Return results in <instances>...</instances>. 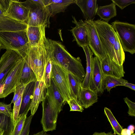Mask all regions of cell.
I'll use <instances>...</instances> for the list:
<instances>
[{
  "label": "cell",
  "mask_w": 135,
  "mask_h": 135,
  "mask_svg": "<svg viewBox=\"0 0 135 135\" xmlns=\"http://www.w3.org/2000/svg\"><path fill=\"white\" fill-rule=\"evenodd\" d=\"M45 28L37 45L30 46L28 44L18 51L33 71L37 81L40 80L43 75L45 66L50 57V43L49 39L46 36Z\"/></svg>",
  "instance_id": "cell-1"
},
{
  "label": "cell",
  "mask_w": 135,
  "mask_h": 135,
  "mask_svg": "<svg viewBox=\"0 0 135 135\" xmlns=\"http://www.w3.org/2000/svg\"><path fill=\"white\" fill-rule=\"evenodd\" d=\"M49 53L52 62L78 77L82 81L85 72L80 57L73 56L60 42L49 39Z\"/></svg>",
  "instance_id": "cell-2"
},
{
  "label": "cell",
  "mask_w": 135,
  "mask_h": 135,
  "mask_svg": "<svg viewBox=\"0 0 135 135\" xmlns=\"http://www.w3.org/2000/svg\"><path fill=\"white\" fill-rule=\"evenodd\" d=\"M112 25L116 32L124 51L135 53V25L115 21Z\"/></svg>",
  "instance_id": "cell-3"
},
{
  "label": "cell",
  "mask_w": 135,
  "mask_h": 135,
  "mask_svg": "<svg viewBox=\"0 0 135 135\" xmlns=\"http://www.w3.org/2000/svg\"><path fill=\"white\" fill-rule=\"evenodd\" d=\"M21 2L29 10L28 26L49 27L51 15L45 6L35 0H27Z\"/></svg>",
  "instance_id": "cell-4"
},
{
  "label": "cell",
  "mask_w": 135,
  "mask_h": 135,
  "mask_svg": "<svg viewBox=\"0 0 135 135\" xmlns=\"http://www.w3.org/2000/svg\"><path fill=\"white\" fill-rule=\"evenodd\" d=\"M93 22L107 54L116 63L114 49L116 32L112 26L107 22L100 19Z\"/></svg>",
  "instance_id": "cell-5"
},
{
  "label": "cell",
  "mask_w": 135,
  "mask_h": 135,
  "mask_svg": "<svg viewBox=\"0 0 135 135\" xmlns=\"http://www.w3.org/2000/svg\"><path fill=\"white\" fill-rule=\"evenodd\" d=\"M0 42L2 49L18 51L28 44L26 29L0 32Z\"/></svg>",
  "instance_id": "cell-6"
},
{
  "label": "cell",
  "mask_w": 135,
  "mask_h": 135,
  "mask_svg": "<svg viewBox=\"0 0 135 135\" xmlns=\"http://www.w3.org/2000/svg\"><path fill=\"white\" fill-rule=\"evenodd\" d=\"M51 78L54 80L65 103H67L73 97L68 71L59 64L52 61Z\"/></svg>",
  "instance_id": "cell-7"
},
{
  "label": "cell",
  "mask_w": 135,
  "mask_h": 135,
  "mask_svg": "<svg viewBox=\"0 0 135 135\" xmlns=\"http://www.w3.org/2000/svg\"><path fill=\"white\" fill-rule=\"evenodd\" d=\"M42 102V113L41 123L43 130L46 132L52 131L56 128L60 113L46 93Z\"/></svg>",
  "instance_id": "cell-8"
},
{
  "label": "cell",
  "mask_w": 135,
  "mask_h": 135,
  "mask_svg": "<svg viewBox=\"0 0 135 135\" xmlns=\"http://www.w3.org/2000/svg\"><path fill=\"white\" fill-rule=\"evenodd\" d=\"M25 63L22 57L12 69L6 78L0 92V98H3L13 92L20 83L21 74Z\"/></svg>",
  "instance_id": "cell-9"
},
{
  "label": "cell",
  "mask_w": 135,
  "mask_h": 135,
  "mask_svg": "<svg viewBox=\"0 0 135 135\" xmlns=\"http://www.w3.org/2000/svg\"><path fill=\"white\" fill-rule=\"evenodd\" d=\"M17 51L6 50L0 59V89L10 72L22 58Z\"/></svg>",
  "instance_id": "cell-10"
},
{
  "label": "cell",
  "mask_w": 135,
  "mask_h": 135,
  "mask_svg": "<svg viewBox=\"0 0 135 135\" xmlns=\"http://www.w3.org/2000/svg\"><path fill=\"white\" fill-rule=\"evenodd\" d=\"M89 36L88 46L95 56L101 61L107 56L93 21L85 20Z\"/></svg>",
  "instance_id": "cell-11"
},
{
  "label": "cell",
  "mask_w": 135,
  "mask_h": 135,
  "mask_svg": "<svg viewBox=\"0 0 135 135\" xmlns=\"http://www.w3.org/2000/svg\"><path fill=\"white\" fill-rule=\"evenodd\" d=\"M104 75L101 68L100 62L95 56L92 59V67L89 88L98 93H103L104 89Z\"/></svg>",
  "instance_id": "cell-12"
},
{
  "label": "cell",
  "mask_w": 135,
  "mask_h": 135,
  "mask_svg": "<svg viewBox=\"0 0 135 135\" xmlns=\"http://www.w3.org/2000/svg\"><path fill=\"white\" fill-rule=\"evenodd\" d=\"M29 12V8L22 5L21 2L11 0L5 13L12 19L27 25Z\"/></svg>",
  "instance_id": "cell-13"
},
{
  "label": "cell",
  "mask_w": 135,
  "mask_h": 135,
  "mask_svg": "<svg viewBox=\"0 0 135 135\" xmlns=\"http://www.w3.org/2000/svg\"><path fill=\"white\" fill-rule=\"evenodd\" d=\"M72 22L75 26L70 30L74 40L80 47L89 45V36L86 26L82 20L78 21L74 16H72Z\"/></svg>",
  "instance_id": "cell-14"
},
{
  "label": "cell",
  "mask_w": 135,
  "mask_h": 135,
  "mask_svg": "<svg viewBox=\"0 0 135 135\" xmlns=\"http://www.w3.org/2000/svg\"><path fill=\"white\" fill-rule=\"evenodd\" d=\"M0 7V32L16 31L26 30V24L15 20L7 16Z\"/></svg>",
  "instance_id": "cell-15"
},
{
  "label": "cell",
  "mask_w": 135,
  "mask_h": 135,
  "mask_svg": "<svg viewBox=\"0 0 135 135\" xmlns=\"http://www.w3.org/2000/svg\"><path fill=\"white\" fill-rule=\"evenodd\" d=\"M101 68L105 76H109L116 78H122L125 72L123 65H119L110 59L107 55L100 61Z\"/></svg>",
  "instance_id": "cell-16"
},
{
  "label": "cell",
  "mask_w": 135,
  "mask_h": 135,
  "mask_svg": "<svg viewBox=\"0 0 135 135\" xmlns=\"http://www.w3.org/2000/svg\"><path fill=\"white\" fill-rule=\"evenodd\" d=\"M46 88L45 82L44 74L41 79L37 81L33 94L31 102L29 108L31 115L33 116L37 111L39 104L44 97Z\"/></svg>",
  "instance_id": "cell-17"
},
{
  "label": "cell",
  "mask_w": 135,
  "mask_h": 135,
  "mask_svg": "<svg viewBox=\"0 0 135 135\" xmlns=\"http://www.w3.org/2000/svg\"><path fill=\"white\" fill-rule=\"evenodd\" d=\"M75 3L80 8L85 20L93 21L98 7L96 0H76Z\"/></svg>",
  "instance_id": "cell-18"
},
{
  "label": "cell",
  "mask_w": 135,
  "mask_h": 135,
  "mask_svg": "<svg viewBox=\"0 0 135 135\" xmlns=\"http://www.w3.org/2000/svg\"><path fill=\"white\" fill-rule=\"evenodd\" d=\"M45 5L51 16L64 12L71 4L76 3V0H43Z\"/></svg>",
  "instance_id": "cell-19"
},
{
  "label": "cell",
  "mask_w": 135,
  "mask_h": 135,
  "mask_svg": "<svg viewBox=\"0 0 135 135\" xmlns=\"http://www.w3.org/2000/svg\"><path fill=\"white\" fill-rule=\"evenodd\" d=\"M78 100L83 108L87 109L98 102V93L90 88H83L81 87Z\"/></svg>",
  "instance_id": "cell-20"
},
{
  "label": "cell",
  "mask_w": 135,
  "mask_h": 135,
  "mask_svg": "<svg viewBox=\"0 0 135 135\" xmlns=\"http://www.w3.org/2000/svg\"><path fill=\"white\" fill-rule=\"evenodd\" d=\"M36 81L31 82L26 86L22 94L19 115L24 113H28L29 111V108Z\"/></svg>",
  "instance_id": "cell-21"
},
{
  "label": "cell",
  "mask_w": 135,
  "mask_h": 135,
  "mask_svg": "<svg viewBox=\"0 0 135 135\" xmlns=\"http://www.w3.org/2000/svg\"><path fill=\"white\" fill-rule=\"evenodd\" d=\"M46 93L49 96L53 104L59 113L65 104L64 101L54 80L51 78L50 86L46 89Z\"/></svg>",
  "instance_id": "cell-22"
},
{
  "label": "cell",
  "mask_w": 135,
  "mask_h": 135,
  "mask_svg": "<svg viewBox=\"0 0 135 135\" xmlns=\"http://www.w3.org/2000/svg\"><path fill=\"white\" fill-rule=\"evenodd\" d=\"M82 47L85 54L86 68L85 75L84 80L82 82L81 87L83 88H89L90 84L93 53L88 46H85Z\"/></svg>",
  "instance_id": "cell-23"
},
{
  "label": "cell",
  "mask_w": 135,
  "mask_h": 135,
  "mask_svg": "<svg viewBox=\"0 0 135 135\" xmlns=\"http://www.w3.org/2000/svg\"><path fill=\"white\" fill-rule=\"evenodd\" d=\"M45 26H28L26 29L28 40V45L34 46L37 45L40 42Z\"/></svg>",
  "instance_id": "cell-24"
},
{
  "label": "cell",
  "mask_w": 135,
  "mask_h": 135,
  "mask_svg": "<svg viewBox=\"0 0 135 135\" xmlns=\"http://www.w3.org/2000/svg\"><path fill=\"white\" fill-rule=\"evenodd\" d=\"M116 5L112 2L110 4L98 7L96 15L103 21L108 22L117 15Z\"/></svg>",
  "instance_id": "cell-25"
},
{
  "label": "cell",
  "mask_w": 135,
  "mask_h": 135,
  "mask_svg": "<svg viewBox=\"0 0 135 135\" xmlns=\"http://www.w3.org/2000/svg\"><path fill=\"white\" fill-rule=\"evenodd\" d=\"M37 81L36 76L33 71L25 61L20 83L26 85L31 82Z\"/></svg>",
  "instance_id": "cell-26"
},
{
  "label": "cell",
  "mask_w": 135,
  "mask_h": 135,
  "mask_svg": "<svg viewBox=\"0 0 135 135\" xmlns=\"http://www.w3.org/2000/svg\"><path fill=\"white\" fill-rule=\"evenodd\" d=\"M68 75L73 97L78 100L83 81L78 77L69 71Z\"/></svg>",
  "instance_id": "cell-27"
},
{
  "label": "cell",
  "mask_w": 135,
  "mask_h": 135,
  "mask_svg": "<svg viewBox=\"0 0 135 135\" xmlns=\"http://www.w3.org/2000/svg\"><path fill=\"white\" fill-rule=\"evenodd\" d=\"M128 81L122 78H118L109 76H104V84L105 90L110 92L111 89L118 86H124Z\"/></svg>",
  "instance_id": "cell-28"
},
{
  "label": "cell",
  "mask_w": 135,
  "mask_h": 135,
  "mask_svg": "<svg viewBox=\"0 0 135 135\" xmlns=\"http://www.w3.org/2000/svg\"><path fill=\"white\" fill-rule=\"evenodd\" d=\"M104 111V113L113 130L114 134L121 135V132L123 129V127L117 121L110 110L105 107Z\"/></svg>",
  "instance_id": "cell-29"
},
{
  "label": "cell",
  "mask_w": 135,
  "mask_h": 135,
  "mask_svg": "<svg viewBox=\"0 0 135 135\" xmlns=\"http://www.w3.org/2000/svg\"><path fill=\"white\" fill-rule=\"evenodd\" d=\"M114 49L116 63L119 65H123L125 60V53L116 32Z\"/></svg>",
  "instance_id": "cell-30"
},
{
  "label": "cell",
  "mask_w": 135,
  "mask_h": 135,
  "mask_svg": "<svg viewBox=\"0 0 135 135\" xmlns=\"http://www.w3.org/2000/svg\"><path fill=\"white\" fill-rule=\"evenodd\" d=\"M2 126L5 128L3 135H12L15 126L13 117L4 114H0V126Z\"/></svg>",
  "instance_id": "cell-31"
},
{
  "label": "cell",
  "mask_w": 135,
  "mask_h": 135,
  "mask_svg": "<svg viewBox=\"0 0 135 135\" xmlns=\"http://www.w3.org/2000/svg\"><path fill=\"white\" fill-rule=\"evenodd\" d=\"M52 61L50 57L45 66L44 72V82L46 89L51 85Z\"/></svg>",
  "instance_id": "cell-32"
},
{
  "label": "cell",
  "mask_w": 135,
  "mask_h": 135,
  "mask_svg": "<svg viewBox=\"0 0 135 135\" xmlns=\"http://www.w3.org/2000/svg\"><path fill=\"white\" fill-rule=\"evenodd\" d=\"M27 113H24L19 116L12 135H20L27 118Z\"/></svg>",
  "instance_id": "cell-33"
},
{
  "label": "cell",
  "mask_w": 135,
  "mask_h": 135,
  "mask_svg": "<svg viewBox=\"0 0 135 135\" xmlns=\"http://www.w3.org/2000/svg\"><path fill=\"white\" fill-rule=\"evenodd\" d=\"M23 93L16 100L14 104L12 110V117L14 126L16 125L18 119L20 109Z\"/></svg>",
  "instance_id": "cell-34"
},
{
  "label": "cell",
  "mask_w": 135,
  "mask_h": 135,
  "mask_svg": "<svg viewBox=\"0 0 135 135\" xmlns=\"http://www.w3.org/2000/svg\"><path fill=\"white\" fill-rule=\"evenodd\" d=\"M70 108V111H77L82 112L84 109L81 105L78 100L72 97L67 102Z\"/></svg>",
  "instance_id": "cell-35"
},
{
  "label": "cell",
  "mask_w": 135,
  "mask_h": 135,
  "mask_svg": "<svg viewBox=\"0 0 135 135\" xmlns=\"http://www.w3.org/2000/svg\"><path fill=\"white\" fill-rule=\"evenodd\" d=\"M11 104H7L0 102V114H4L12 117Z\"/></svg>",
  "instance_id": "cell-36"
},
{
  "label": "cell",
  "mask_w": 135,
  "mask_h": 135,
  "mask_svg": "<svg viewBox=\"0 0 135 135\" xmlns=\"http://www.w3.org/2000/svg\"><path fill=\"white\" fill-rule=\"evenodd\" d=\"M26 85L20 83L16 87L13 92L14 97L11 103V104L12 103H13V104H14L18 98L23 93Z\"/></svg>",
  "instance_id": "cell-37"
},
{
  "label": "cell",
  "mask_w": 135,
  "mask_h": 135,
  "mask_svg": "<svg viewBox=\"0 0 135 135\" xmlns=\"http://www.w3.org/2000/svg\"><path fill=\"white\" fill-rule=\"evenodd\" d=\"M111 1L121 9L130 4L135 3V0H112Z\"/></svg>",
  "instance_id": "cell-38"
},
{
  "label": "cell",
  "mask_w": 135,
  "mask_h": 135,
  "mask_svg": "<svg viewBox=\"0 0 135 135\" xmlns=\"http://www.w3.org/2000/svg\"><path fill=\"white\" fill-rule=\"evenodd\" d=\"M33 116L31 114L27 117L25 124L20 135H29L30 128Z\"/></svg>",
  "instance_id": "cell-39"
},
{
  "label": "cell",
  "mask_w": 135,
  "mask_h": 135,
  "mask_svg": "<svg viewBox=\"0 0 135 135\" xmlns=\"http://www.w3.org/2000/svg\"><path fill=\"white\" fill-rule=\"evenodd\" d=\"M124 100L128 106V113L129 115L132 117H135V103L131 101L127 97L124 98Z\"/></svg>",
  "instance_id": "cell-40"
},
{
  "label": "cell",
  "mask_w": 135,
  "mask_h": 135,
  "mask_svg": "<svg viewBox=\"0 0 135 135\" xmlns=\"http://www.w3.org/2000/svg\"><path fill=\"white\" fill-rule=\"evenodd\" d=\"M124 86L129 88L132 90L134 91L135 90V85L134 84L128 83V81L125 83Z\"/></svg>",
  "instance_id": "cell-41"
},
{
  "label": "cell",
  "mask_w": 135,
  "mask_h": 135,
  "mask_svg": "<svg viewBox=\"0 0 135 135\" xmlns=\"http://www.w3.org/2000/svg\"><path fill=\"white\" fill-rule=\"evenodd\" d=\"M132 134L131 131L127 128L123 129L121 133V135H131Z\"/></svg>",
  "instance_id": "cell-42"
},
{
  "label": "cell",
  "mask_w": 135,
  "mask_h": 135,
  "mask_svg": "<svg viewBox=\"0 0 135 135\" xmlns=\"http://www.w3.org/2000/svg\"><path fill=\"white\" fill-rule=\"evenodd\" d=\"M92 135H114V134L111 132L108 133L95 132Z\"/></svg>",
  "instance_id": "cell-43"
},
{
  "label": "cell",
  "mask_w": 135,
  "mask_h": 135,
  "mask_svg": "<svg viewBox=\"0 0 135 135\" xmlns=\"http://www.w3.org/2000/svg\"><path fill=\"white\" fill-rule=\"evenodd\" d=\"M32 135H50V134H47L46 132L44 130L41 131L38 133Z\"/></svg>",
  "instance_id": "cell-44"
},
{
  "label": "cell",
  "mask_w": 135,
  "mask_h": 135,
  "mask_svg": "<svg viewBox=\"0 0 135 135\" xmlns=\"http://www.w3.org/2000/svg\"><path fill=\"white\" fill-rule=\"evenodd\" d=\"M127 129L131 131L132 134L134 133L135 129V127L134 126L132 125H130L128 127Z\"/></svg>",
  "instance_id": "cell-45"
},
{
  "label": "cell",
  "mask_w": 135,
  "mask_h": 135,
  "mask_svg": "<svg viewBox=\"0 0 135 135\" xmlns=\"http://www.w3.org/2000/svg\"><path fill=\"white\" fill-rule=\"evenodd\" d=\"M5 128L2 126H0V135H3L5 132Z\"/></svg>",
  "instance_id": "cell-46"
},
{
  "label": "cell",
  "mask_w": 135,
  "mask_h": 135,
  "mask_svg": "<svg viewBox=\"0 0 135 135\" xmlns=\"http://www.w3.org/2000/svg\"><path fill=\"white\" fill-rule=\"evenodd\" d=\"M1 49H2L1 45V42H0V51Z\"/></svg>",
  "instance_id": "cell-47"
},
{
  "label": "cell",
  "mask_w": 135,
  "mask_h": 135,
  "mask_svg": "<svg viewBox=\"0 0 135 135\" xmlns=\"http://www.w3.org/2000/svg\"><path fill=\"white\" fill-rule=\"evenodd\" d=\"M131 135H135V134L134 133H133Z\"/></svg>",
  "instance_id": "cell-48"
}]
</instances>
